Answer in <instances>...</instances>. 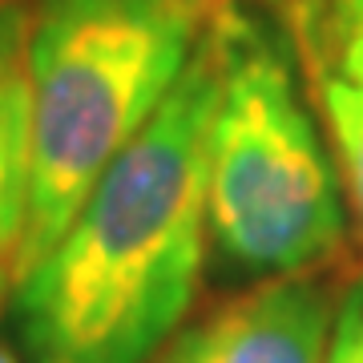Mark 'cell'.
I'll list each match as a JSON object with an SVG mask.
<instances>
[{"label": "cell", "mask_w": 363, "mask_h": 363, "mask_svg": "<svg viewBox=\"0 0 363 363\" xmlns=\"http://www.w3.org/2000/svg\"><path fill=\"white\" fill-rule=\"evenodd\" d=\"M331 323V291L286 274L182 331L157 363H319Z\"/></svg>", "instance_id": "cell-4"}, {"label": "cell", "mask_w": 363, "mask_h": 363, "mask_svg": "<svg viewBox=\"0 0 363 363\" xmlns=\"http://www.w3.org/2000/svg\"><path fill=\"white\" fill-rule=\"evenodd\" d=\"M218 0H45L28 37L33 169L16 283L166 101Z\"/></svg>", "instance_id": "cell-2"}, {"label": "cell", "mask_w": 363, "mask_h": 363, "mask_svg": "<svg viewBox=\"0 0 363 363\" xmlns=\"http://www.w3.org/2000/svg\"><path fill=\"white\" fill-rule=\"evenodd\" d=\"M210 238L238 271L298 274L343 247V206L283 45L234 13L210 125Z\"/></svg>", "instance_id": "cell-3"}, {"label": "cell", "mask_w": 363, "mask_h": 363, "mask_svg": "<svg viewBox=\"0 0 363 363\" xmlns=\"http://www.w3.org/2000/svg\"><path fill=\"white\" fill-rule=\"evenodd\" d=\"M234 13L218 9L190 65L109 162L61 242L13 286L28 363H150L178 331L206 255L210 125Z\"/></svg>", "instance_id": "cell-1"}, {"label": "cell", "mask_w": 363, "mask_h": 363, "mask_svg": "<svg viewBox=\"0 0 363 363\" xmlns=\"http://www.w3.org/2000/svg\"><path fill=\"white\" fill-rule=\"evenodd\" d=\"M323 109L331 121V133H335L339 157L347 166L351 194H355L363 222V85L339 69H323Z\"/></svg>", "instance_id": "cell-7"}, {"label": "cell", "mask_w": 363, "mask_h": 363, "mask_svg": "<svg viewBox=\"0 0 363 363\" xmlns=\"http://www.w3.org/2000/svg\"><path fill=\"white\" fill-rule=\"evenodd\" d=\"M0 363H16V359H13V351H9V347H0Z\"/></svg>", "instance_id": "cell-9"}, {"label": "cell", "mask_w": 363, "mask_h": 363, "mask_svg": "<svg viewBox=\"0 0 363 363\" xmlns=\"http://www.w3.org/2000/svg\"><path fill=\"white\" fill-rule=\"evenodd\" d=\"M323 363H363V283H355L339 303Z\"/></svg>", "instance_id": "cell-8"}, {"label": "cell", "mask_w": 363, "mask_h": 363, "mask_svg": "<svg viewBox=\"0 0 363 363\" xmlns=\"http://www.w3.org/2000/svg\"><path fill=\"white\" fill-rule=\"evenodd\" d=\"M307 40L323 45V69H339L363 85V0H307Z\"/></svg>", "instance_id": "cell-6"}, {"label": "cell", "mask_w": 363, "mask_h": 363, "mask_svg": "<svg viewBox=\"0 0 363 363\" xmlns=\"http://www.w3.org/2000/svg\"><path fill=\"white\" fill-rule=\"evenodd\" d=\"M28 37H33V13L21 0H0V307L16 286L28 214V169H33Z\"/></svg>", "instance_id": "cell-5"}]
</instances>
